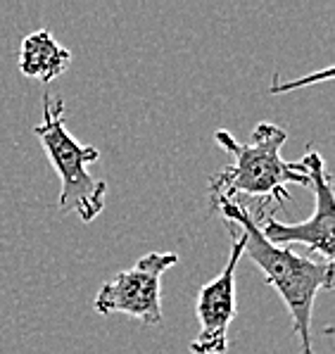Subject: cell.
<instances>
[{
	"label": "cell",
	"instance_id": "6da1fadb",
	"mask_svg": "<svg viewBox=\"0 0 335 354\" xmlns=\"http://www.w3.org/2000/svg\"><path fill=\"white\" fill-rule=\"evenodd\" d=\"M214 209L229 221L242 243V254H247L264 274L267 286L278 292L293 319V330L300 337L302 354L312 352V312L318 290L333 288V264L297 254L293 248H278L262 236L250 207L233 200H212Z\"/></svg>",
	"mask_w": 335,
	"mask_h": 354
},
{
	"label": "cell",
	"instance_id": "7a4b0ae2",
	"mask_svg": "<svg viewBox=\"0 0 335 354\" xmlns=\"http://www.w3.org/2000/svg\"><path fill=\"white\" fill-rule=\"evenodd\" d=\"M214 140L229 155H233V165L224 167L209 178L212 200H236L240 195L267 198V207L285 205L290 200L285 186L309 188L305 169L300 162H285L280 150L288 140V131L278 124L262 122L252 131V143H240L226 129L214 131Z\"/></svg>",
	"mask_w": 335,
	"mask_h": 354
},
{
	"label": "cell",
	"instance_id": "3957f363",
	"mask_svg": "<svg viewBox=\"0 0 335 354\" xmlns=\"http://www.w3.org/2000/svg\"><path fill=\"white\" fill-rule=\"evenodd\" d=\"M64 100L59 95H43V122L34 127V136L41 140L50 165L55 167L62 190L59 209L64 214H79L81 221L100 216L107 198V183L90 176L88 165L100 157L98 148L81 145L64 127Z\"/></svg>",
	"mask_w": 335,
	"mask_h": 354
},
{
	"label": "cell",
	"instance_id": "277c9868",
	"mask_svg": "<svg viewBox=\"0 0 335 354\" xmlns=\"http://www.w3.org/2000/svg\"><path fill=\"white\" fill-rule=\"evenodd\" d=\"M309 178V188L314 193V212L309 219L300 224H283L274 216H262V236L269 243L278 248H290V245H305L309 252L321 254L323 261L333 264V248H335V195L333 181L323 165V157L314 150V145H307L305 157L300 160Z\"/></svg>",
	"mask_w": 335,
	"mask_h": 354
},
{
	"label": "cell",
	"instance_id": "5b68a950",
	"mask_svg": "<svg viewBox=\"0 0 335 354\" xmlns=\"http://www.w3.org/2000/svg\"><path fill=\"white\" fill-rule=\"evenodd\" d=\"M176 252H148L131 269L119 271L98 290L93 309L98 314H126L140 324L160 326L162 314V276L176 266Z\"/></svg>",
	"mask_w": 335,
	"mask_h": 354
},
{
	"label": "cell",
	"instance_id": "8992f818",
	"mask_svg": "<svg viewBox=\"0 0 335 354\" xmlns=\"http://www.w3.org/2000/svg\"><path fill=\"white\" fill-rule=\"evenodd\" d=\"M231 257L217 279L200 288L195 314L200 330L191 340L193 354H226L229 350V326L236 317V269L242 257V243L231 228Z\"/></svg>",
	"mask_w": 335,
	"mask_h": 354
},
{
	"label": "cell",
	"instance_id": "52a82bcc",
	"mask_svg": "<svg viewBox=\"0 0 335 354\" xmlns=\"http://www.w3.org/2000/svg\"><path fill=\"white\" fill-rule=\"evenodd\" d=\"M72 62V53L64 46H59L55 36L48 29L34 31L21 41L19 48V72L26 79H36L41 84H50L57 76L64 74V69Z\"/></svg>",
	"mask_w": 335,
	"mask_h": 354
},
{
	"label": "cell",
	"instance_id": "ba28073f",
	"mask_svg": "<svg viewBox=\"0 0 335 354\" xmlns=\"http://www.w3.org/2000/svg\"><path fill=\"white\" fill-rule=\"evenodd\" d=\"M331 74H333V69L328 67V69H323V72H318V74H309L307 79H302V81H293V84H276V86H271V93H288V91H295V88H300V86H305V84H314V81L331 79Z\"/></svg>",
	"mask_w": 335,
	"mask_h": 354
}]
</instances>
